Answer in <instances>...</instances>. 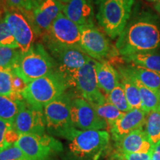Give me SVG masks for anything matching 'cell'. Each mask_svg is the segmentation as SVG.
Segmentation results:
<instances>
[{
  "label": "cell",
  "instance_id": "cell-1",
  "mask_svg": "<svg viewBox=\"0 0 160 160\" xmlns=\"http://www.w3.org/2000/svg\"><path fill=\"white\" fill-rule=\"evenodd\" d=\"M159 47V25L157 18L148 12H143L128 23L116 43V50L122 57L153 51Z\"/></svg>",
  "mask_w": 160,
  "mask_h": 160
},
{
  "label": "cell",
  "instance_id": "cell-2",
  "mask_svg": "<svg viewBox=\"0 0 160 160\" xmlns=\"http://www.w3.org/2000/svg\"><path fill=\"white\" fill-rule=\"evenodd\" d=\"M57 63L40 43L33 44L27 53H22L13 73L26 85L55 71Z\"/></svg>",
  "mask_w": 160,
  "mask_h": 160
},
{
  "label": "cell",
  "instance_id": "cell-3",
  "mask_svg": "<svg viewBox=\"0 0 160 160\" xmlns=\"http://www.w3.org/2000/svg\"><path fill=\"white\" fill-rule=\"evenodd\" d=\"M68 88L65 82L55 71L28 84L22 95L29 105L43 110L48 104L62 95Z\"/></svg>",
  "mask_w": 160,
  "mask_h": 160
},
{
  "label": "cell",
  "instance_id": "cell-4",
  "mask_svg": "<svg viewBox=\"0 0 160 160\" xmlns=\"http://www.w3.org/2000/svg\"><path fill=\"white\" fill-rule=\"evenodd\" d=\"M134 0H104L97 15L99 25L107 35L115 39L122 33L131 17Z\"/></svg>",
  "mask_w": 160,
  "mask_h": 160
},
{
  "label": "cell",
  "instance_id": "cell-5",
  "mask_svg": "<svg viewBox=\"0 0 160 160\" xmlns=\"http://www.w3.org/2000/svg\"><path fill=\"white\" fill-rule=\"evenodd\" d=\"M71 102L69 94L64 93L43 108L46 129L51 135L70 140L77 129L71 120Z\"/></svg>",
  "mask_w": 160,
  "mask_h": 160
},
{
  "label": "cell",
  "instance_id": "cell-6",
  "mask_svg": "<svg viewBox=\"0 0 160 160\" xmlns=\"http://www.w3.org/2000/svg\"><path fill=\"white\" fill-rule=\"evenodd\" d=\"M57 63L56 71L65 82L68 88H76L79 70L91 59L84 52L75 48L47 45Z\"/></svg>",
  "mask_w": 160,
  "mask_h": 160
},
{
  "label": "cell",
  "instance_id": "cell-7",
  "mask_svg": "<svg viewBox=\"0 0 160 160\" xmlns=\"http://www.w3.org/2000/svg\"><path fill=\"white\" fill-rule=\"evenodd\" d=\"M14 145L30 160H49L52 156L63 149L60 142L45 133L20 134L19 139Z\"/></svg>",
  "mask_w": 160,
  "mask_h": 160
},
{
  "label": "cell",
  "instance_id": "cell-8",
  "mask_svg": "<svg viewBox=\"0 0 160 160\" xmlns=\"http://www.w3.org/2000/svg\"><path fill=\"white\" fill-rule=\"evenodd\" d=\"M46 45L75 48L82 51L81 48V28L62 12L53 22L51 28L44 33Z\"/></svg>",
  "mask_w": 160,
  "mask_h": 160
},
{
  "label": "cell",
  "instance_id": "cell-9",
  "mask_svg": "<svg viewBox=\"0 0 160 160\" xmlns=\"http://www.w3.org/2000/svg\"><path fill=\"white\" fill-rule=\"evenodd\" d=\"M70 151L77 157L99 153L108 145L110 134L106 131L75 129L70 139Z\"/></svg>",
  "mask_w": 160,
  "mask_h": 160
},
{
  "label": "cell",
  "instance_id": "cell-10",
  "mask_svg": "<svg viewBox=\"0 0 160 160\" xmlns=\"http://www.w3.org/2000/svg\"><path fill=\"white\" fill-rule=\"evenodd\" d=\"M5 20L17 41L19 49L22 53H27L33 45L37 34L33 24L17 10L7 12Z\"/></svg>",
  "mask_w": 160,
  "mask_h": 160
},
{
  "label": "cell",
  "instance_id": "cell-11",
  "mask_svg": "<svg viewBox=\"0 0 160 160\" xmlns=\"http://www.w3.org/2000/svg\"><path fill=\"white\" fill-rule=\"evenodd\" d=\"M13 127L19 134H44L45 133L46 124L43 110L35 108L25 99L22 100Z\"/></svg>",
  "mask_w": 160,
  "mask_h": 160
},
{
  "label": "cell",
  "instance_id": "cell-12",
  "mask_svg": "<svg viewBox=\"0 0 160 160\" xmlns=\"http://www.w3.org/2000/svg\"><path fill=\"white\" fill-rule=\"evenodd\" d=\"M81 28V48L91 59L102 61L113 53L109 40L94 25Z\"/></svg>",
  "mask_w": 160,
  "mask_h": 160
},
{
  "label": "cell",
  "instance_id": "cell-13",
  "mask_svg": "<svg viewBox=\"0 0 160 160\" xmlns=\"http://www.w3.org/2000/svg\"><path fill=\"white\" fill-rule=\"evenodd\" d=\"M71 114L73 126L82 131H103L108 128L106 122L97 114L93 106L84 98L72 100Z\"/></svg>",
  "mask_w": 160,
  "mask_h": 160
},
{
  "label": "cell",
  "instance_id": "cell-14",
  "mask_svg": "<svg viewBox=\"0 0 160 160\" xmlns=\"http://www.w3.org/2000/svg\"><path fill=\"white\" fill-rule=\"evenodd\" d=\"M95 62V59H91L79 70L76 80V88L90 104L102 105L107 100L98 85Z\"/></svg>",
  "mask_w": 160,
  "mask_h": 160
},
{
  "label": "cell",
  "instance_id": "cell-15",
  "mask_svg": "<svg viewBox=\"0 0 160 160\" xmlns=\"http://www.w3.org/2000/svg\"><path fill=\"white\" fill-rule=\"evenodd\" d=\"M63 5L59 0H43L33 11V24L37 34L48 31L62 12Z\"/></svg>",
  "mask_w": 160,
  "mask_h": 160
},
{
  "label": "cell",
  "instance_id": "cell-16",
  "mask_svg": "<svg viewBox=\"0 0 160 160\" xmlns=\"http://www.w3.org/2000/svg\"><path fill=\"white\" fill-rule=\"evenodd\" d=\"M146 114L142 109H131L125 113L110 128L113 139L117 143L131 132L143 128L145 125Z\"/></svg>",
  "mask_w": 160,
  "mask_h": 160
},
{
  "label": "cell",
  "instance_id": "cell-17",
  "mask_svg": "<svg viewBox=\"0 0 160 160\" xmlns=\"http://www.w3.org/2000/svg\"><path fill=\"white\" fill-rule=\"evenodd\" d=\"M62 13L79 27L94 25L93 8L89 0H69L63 5Z\"/></svg>",
  "mask_w": 160,
  "mask_h": 160
},
{
  "label": "cell",
  "instance_id": "cell-18",
  "mask_svg": "<svg viewBox=\"0 0 160 160\" xmlns=\"http://www.w3.org/2000/svg\"><path fill=\"white\" fill-rule=\"evenodd\" d=\"M120 153H147L153 151V145L143 128L136 130L118 142Z\"/></svg>",
  "mask_w": 160,
  "mask_h": 160
},
{
  "label": "cell",
  "instance_id": "cell-19",
  "mask_svg": "<svg viewBox=\"0 0 160 160\" xmlns=\"http://www.w3.org/2000/svg\"><path fill=\"white\" fill-rule=\"evenodd\" d=\"M95 71L99 88L107 93L113 91L120 82V75L108 61L95 62Z\"/></svg>",
  "mask_w": 160,
  "mask_h": 160
},
{
  "label": "cell",
  "instance_id": "cell-20",
  "mask_svg": "<svg viewBox=\"0 0 160 160\" xmlns=\"http://www.w3.org/2000/svg\"><path fill=\"white\" fill-rule=\"evenodd\" d=\"M119 72L139 80L146 87L159 92L160 89V73L144 68L139 66L128 65L119 67Z\"/></svg>",
  "mask_w": 160,
  "mask_h": 160
},
{
  "label": "cell",
  "instance_id": "cell-21",
  "mask_svg": "<svg viewBox=\"0 0 160 160\" xmlns=\"http://www.w3.org/2000/svg\"><path fill=\"white\" fill-rule=\"evenodd\" d=\"M127 63L160 73V53L155 51L138 53L122 57Z\"/></svg>",
  "mask_w": 160,
  "mask_h": 160
},
{
  "label": "cell",
  "instance_id": "cell-22",
  "mask_svg": "<svg viewBox=\"0 0 160 160\" xmlns=\"http://www.w3.org/2000/svg\"><path fill=\"white\" fill-rule=\"evenodd\" d=\"M131 78L133 81V82L136 84V85L137 86L138 90H139L143 111L146 113H148L152 111H154V110L159 109V99L158 92H156L150 89L149 88L146 87L142 83L140 82L139 80L133 77Z\"/></svg>",
  "mask_w": 160,
  "mask_h": 160
},
{
  "label": "cell",
  "instance_id": "cell-23",
  "mask_svg": "<svg viewBox=\"0 0 160 160\" xmlns=\"http://www.w3.org/2000/svg\"><path fill=\"white\" fill-rule=\"evenodd\" d=\"M120 82L122 84L128 102L131 109H142V100L137 86L131 77L125 73H119Z\"/></svg>",
  "mask_w": 160,
  "mask_h": 160
},
{
  "label": "cell",
  "instance_id": "cell-24",
  "mask_svg": "<svg viewBox=\"0 0 160 160\" xmlns=\"http://www.w3.org/2000/svg\"><path fill=\"white\" fill-rule=\"evenodd\" d=\"M145 132L153 147L160 140V110H154L146 114Z\"/></svg>",
  "mask_w": 160,
  "mask_h": 160
},
{
  "label": "cell",
  "instance_id": "cell-25",
  "mask_svg": "<svg viewBox=\"0 0 160 160\" xmlns=\"http://www.w3.org/2000/svg\"><path fill=\"white\" fill-rule=\"evenodd\" d=\"M91 105L93 106L97 114L106 122L109 128L125 114V113L120 111L114 105L108 101L102 105H95V104H91Z\"/></svg>",
  "mask_w": 160,
  "mask_h": 160
},
{
  "label": "cell",
  "instance_id": "cell-26",
  "mask_svg": "<svg viewBox=\"0 0 160 160\" xmlns=\"http://www.w3.org/2000/svg\"><path fill=\"white\" fill-rule=\"evenodd\" d=\"M21 54L19 49L0 47V71L13 72Z\"/></svg>",
  "mask_w": 160,
  "mask_h": 160
},
{
  "label": "cell",
  "instance_id": "cell-27",
  "mask_svg": "<svg viewBox=\"0 0 160 160\" xmlns=\"http://www.w3.org/2000/svg\"><path fill=\"white\" fill-rule=\"evenodd\" d=\"M21 101H16L8 97L0 95V119L13 123Z\"/></svg>",
  "mask_w": 160,
  "mask_h": 160
},
{
  "label": "cell",
  "instance_id": "cell-28",
  "mask_svg": "<svg viewBox=\"0 0 160 160\" xmlns=\"http://www.w3.org/2000/svg\"><path fill=\"white\" fill-rule=\"evenodd\" d=\"M15 74L11 71H0V95L6 96L16 101L24 100L22 96L17 95L13 88Z\"/></svg>",
  "mask_w": 160,
  "mask_h": 160
},
{
  "label": "cell",
  "instance_id": "cell-29",
  "mask_svg": "<svg viewBox=\"0 0 160 160\" xmlns=\"http://www.w3.org/2000/svg\"><path fill=\"white\" fill-rule=\"evenodd\" d=\"M106 100L123 113L128 112L131 110L128 102L123 85L121 82L118 84L115 88L108 94Z\"/></svg>",
  "mask_w": 160,
  "mask_h": 160
},
{
  "label": "cell",
  "instance_id": "cell-30",
  "mask_svg": "<svg viewBox=\"0 0 160 160\" xmlns=\"http://www.w3.org/2000/svg\"><path fill=\"white\" fill-rule=\"evenodd\" d=\"M0 47L19 49L17 41L12 34L5 19H0Z\"/></svg>",
  "mask_w": 160,
  "mask_h": 160
},
{
  "label": "cell",
  "instance_id": "cell-31",
  "mask_svg": "<svg viewBox=\"0 0 160 160\" xmlns=\"http://www.w3.org/2000/svg\"><path fill=\"white\" fill-rule=\"evenodd\" d=\"M27 158L17 146L13 145L0 151V160H25Z\"/></svg>",
  "mask_w": 160,
  "mask_h": 160
},
{
  "label": "cell",
  "instance_id": "cell-32",
  "mask_svg": "<svg viewBox=\"0 0 160 160\" xmlns=\"http://www.w3.org/2000/svg\"><path fill=\"white\" fill-rule=\"evenodd\" d=\"M13 127V123L11 122L0 119V151L8 148L5 142L6 132Z\"/></svg>",
  "mask_w": 160,
  "mask_h": 160
},
{
  "label": "cell",
  "instance_id": "cell-33",
  "mask_svg": "<svg viewBox=\"0 0 160 160\" xmlns=\"http://www.w3.org/2000/svg\"><path fill=\"white\" fill-rule=\"evenodd\" d=\"M152 151L147 153H120V157L123 160H151Z\"/></svg>",
  "mask_w": 160,
  "mask_h": 160
},
{
  "label": "cell",
  "instance_id": "cell-34",
  "mask_svg": "<svg viewBox=\"0 0 160 160\" xmlns=\"http://www.w3.org/2000/svg\"><path fill=\"white\" fill-rule=\"evenodd\" d=\"M19 133L13 128V127L10 128L8 131L6 132L5 134V142L7 144V145L9 147V146L14 145L17 142V140L19 139Z\"/></svg>",
  "mask_w": 160,
  "mask_h": 160
},
{
  "label": "cell",
  "instance_id": "cell-35",
  "mask_svg": "<svg viewBox=\"0 0 160 160\" xmlns=\"http://www.w3.org/2000/svg\"><path fill=\"white\" fill-rule=\"evenodd\" d=\"M8 5L17 11H26L25 0H6Z\"/></svg>",
  "mask_w": 160,
  "mask_h": 160
},
{
  "label": "cell",
  "instance_id": "cell-36",
  "mask_svg": "<svg viewBox=\"0 0 160 160\" xmlns=\"http://www.w3.org/2000/svg\"><path fill=\"white\" fill-rule=\"evenodd\" d=\"M43 0H25L26 11H33Z\"/></svg>",
  "mask_w": 160,
  "mask_h": 160
},
{
  "label": "cell",
  "instance_id": "cell-37",
  "mask_svg": "<svg viewBox=\"0 0 160 160\" xmlns=\"http://www.w3.org/2000/svg\"><path fill=\"white\" fill-rule=\"evenodd\" d=\"M151 160H160V140L153 147Z\"/></svg>",
  "mask_w": 160,
  "mask_h": 160
},
{
  "label": "cell",
  "instance_id": "cell-38",
  "mask_svg": "<svg viewBox=\"0 0 160 160\" xmlns=\"http://www.w3.org/2000/svg\"><path fill=\"white\" fill-rule=\"evenodd\" d=\"M154 8H155L156 11H157V13H159V15L160 16V2H157V4H156Z\"/></svg>",
  "mask_w": 160,
  "mask_h": 160
},
{
  "label": "cell",
  "instance_id": "cell-39",
  "mask_svg": "<svg viewBox=\"0 0 160 160\" xmlns=\"http://www.w3.org/2000/svg\"><path fill=\"white\" fill-rule=\"evenodd\" d=\"M93 1L97 4H100L101 2H102L104 0H93Z\"/></svg>",
  "mask_w": 160,
  "mask_h": 160
},
{
  "label": "cell",
  "instance_id": "cell-40",
  "mask_svg": "<svg viewBox=\"0 0 160 160\" xmlns=\"http://www.w3.org/2000/svg\"><path fill=\"white\" fill-rule=\"evenodd\" d=\"M100 153H97V154H96V155L94 156V159H93V160H98V159H99V157Z\"/></svg>",
  "mask_w": 160,
  "mask_h": 160
},
{
  "label": "cell",
  "instance_id": "cell-41",
  "mask_svg": "<svg viewBox=\"0 0 160 160\" xmlns=\"http://www.w3.org/2000/svg\"><path fill=\"white\" fill-rule=\"evenodd\" d=\"M59 1L60 2H61L62 4H65V3H67L69 1V0H59Z\"/></svg>",
  "mask_w": 160,
  "mask_h": 160
},
{
  "label": "cell",
  "instance_id": "cell-42",
  "mask_svg": "<svg viewBox=\"0 0 160 160\" xmlns=\"http://www.w3.org/2000/svg\"><path fill=\"white\" fill-rule=\"evenodd\" d=\"M113 160H123V159L121 157H120V156H119H119H118V157L117 158V159H113Z\"/></svg>",
  "mask_w": 160,
  "mask_h": 160
},
{
  "label": "cell",
  "instance_id": "cell-43",
  "mask_svg": "<svg viewBox=\"0 0 160 160\" xmlns=\"http://www.w3.org/2000/svg\"><path fill=\"white\" fill-rule=\"evenodd\" d=\"M158 94H159V110H160V89L159 92H158Z\"/></svg>",
  "mask_w": 160,
  "mask_h": 160
},
{
  "label": "cell",
  "instance_id": "cell-44",
  "mask_svg": "<svg viewBox=\"0 0 160 160\" xmlns=\"http://www.w3.org/2000/svg\"><path fill=\"white\" fill-rule=\"evenodd\" d=\"M148 1H151V2H160V0H148Z\"/></svg>",
  "mask_w": 160,
  "mask_h": 160
},
{
  "label": "cell",
  "instance_id": "cell-45",
  "mask_svg": "<svg viewBox=\"0 0 160 160\" xmlns=\"http://www.w3.org/2000/svg\"><path fill=\"white\" fill-rule=\"evenodd\" d=\"M25 160H30V159H25Z\"/></svg>",
  "mask_w": 160,
  "mask_h": 160
}]
</instances>
